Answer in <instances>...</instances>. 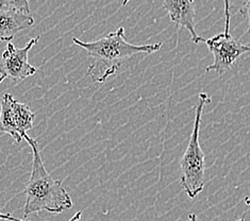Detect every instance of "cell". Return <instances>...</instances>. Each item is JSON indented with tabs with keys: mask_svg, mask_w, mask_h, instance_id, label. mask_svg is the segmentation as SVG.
Returning a JSON list of instances; mask_svg holds the SVG:
<instances>
[{
	"mask_svg": "<svg viewBox=\"0 0 250 221\" xmlns=\"http://www.w3.org/2000/svg\"><path fill=\"white\" fill-rule=\"evenodd\" d=\"M73 41L86 51L87 57L91 59L86 75L98 83H104L110 77L114 76L126 59L138 53L151 55L162 48V43L142 46L130 44L125 39L123 27L95 41H82L77 38H74Z\"/></svg>",
	"mask_w": 250,
	"mask_h": 221,
	"instance_id": "1",
	"label": "cell"
},
{
	"mask_svg": "<svg viewBox=\"0 0 250 221\" xmlns=\"http://www.w3.org/2000/svg\"><path fill=\"white\" fill-rule=\"evenodd\" d=\"M23 140L31 147L33 153L31 176L25 189V218L34 213L60 214L70 210L73 207V200L63 187L62 181L55 180L46 170L37 141L31 139L28 134L23 136Z\"/></svg>",
	"mask_w": 250,
	"mask_h": 221,
	"instance_id": "2",
	"label": "cell"
},
{
	"mask_svg": "<svg viewBox=\"0 0 250 221\" xmlns=\"http://www.w3.org/2000/svg\"><path fill=\"white\" fill-rule=\"evenodd\" d=\"M211 102V98L207 93L199 94V101L196 106L194 125L188 145L184 151L180 162L181 186L190 199L197 197L205 187V152L199 142V131L202 112L205 105Z\"/></svg>",
	"mask_w": 250,
	"mask_h": 221,
	"instance_id": "3",
	"label": "cell"
},
{
	"mask_svg": "<svg viewBox=\"0 0 250 221\" xmlns=\"http://www.w3.org/2000/svg\"><path fill=\"white\" fill-rule=\"evenodd\" d=\"M35 114L25 103L15 100L12 95H2L0 106V132L9 134L16 142H21L27 131L33 128Z\"/></svg>",
	"mask_w": 250,
	"mask_h": 221,
	"instance_id": "4",
	"label": "cell"
},
{
	"mask_svg": "<svg viewBox=\"0 0 250 221\" xmlns=\"http://www.w3.org/2000/svg\"><path fill=\"white\" fill-rule=\"evenodd\" d=\"M204 43H206L214 58V62L206 68V71H216L218 77L230 70L242 55L250 52V46L243 44L241 40L225 32L212 39L205 40Z\"/></svg>",
	"mask_w": 250,
	"mask_h": 221,
	"instance_id": "5",
	"label": "cell"
},
{
	"mask_svg": "<svg viewBox=\"0 0 250 221\" xmlns=\"http://www.w3.org/2000/svg\"><path fill=\"white\" fill-rule=\"evenodd\" d=\"M40 37L31 39L23 48L16 47L9 41L0 60V83L10 79L15 84H19L27 78L37 74L38 68L29 63V51L38 44Z\"/></svg>",
	"mask_w": 250,
	"mask_h": 221,
	"instance_id": "6",
	"label": "cell"
},
{
	"mask_svg": "<svg viewBox=\"0 0 250 221\" xmlns=\"http://www.w3.org/2000/svg\"><path fill=\"white\" fill-rule=\"evenodd\" d=\"M163 7L167 12L170 20L178 27L186 28L192 35L195 44L204 43L195 30V2L194 0H164Z\"/></svg>",
	"mask_w": 250,
	"mask_h": 221,
	"instance_id": "7",
	"label": "cell"
},
{
	"mask_svg": "<svg viewBox=\"0 0 250 221\" xmlns=\"http://www.w3.org/2000/svg\"><path fill=\"white\" fill-rule=\"evenodd\" d=\"M33 23L34 17L30 13L0 8V41L9 43L17 33Z\"/></svg>",
	"mask_w": 250,
	"mask_h": 221,
	"instance_id": "8",
	"label": "cell"
},
{
	"mask_svg": "<svg viewBox=\"0 0 250 221\" xmlns=\"http://www.w3.org/2000/svg\"><path fill=\"white\" fill-rule=\"evenodd\" d=\"M1 9H13L23 13H30L29 0H0Z\"/></svg>",
	"mask_w": 250,
	"mask_h": 221,
	"instance_id": "9",
	"label": "cell"
},
{
	"mask_svg": "<svg viewBox=\"0 0 250 221\" xmlns=\"http://www.w3.org/2000/svg\"><path fill=\"white\" fill-rule=\"evenodd\" d=\"M225 2V19H226V25H225V33L229 34L230 31V1L229 0H224Z\"/></svg>",
	"mask_w": 250,
	"mask_h": 221,
	"instance_id": "10",
	"label": "cell"
},
{
	"mask_svg": "<svg viewBox=\"0 0 250 221\" xmlns=\"http://www.w3.org/2000/svg\"><path fill=\"white\" fill-rule=\"evenodd\" d=\"M240 13H242L243 15H245L248 20V29L246 34L250 35V0H246L245 3H244L243 9L240 10Z\"/></svg>",
	"mask_w": 250,
	"mask_h": 221,
	"instance_id": "11",
	"label": "cell"
},
{
	"mask_svg": "<svg viewBox=\"0 0 250 221\" xmlns=\"http://www.w3.org/2000/svg\"><path fill=\"white\" fill-rule=\"evenodd\" d=\"M0 220H8V221H29L26 219H20V218H15L13 216H11L9 214H1L0 213Z\"/></svg>",
	"mask_w": 250,
	"mask_h": 221,
	"instance_id": "12",
	"label": "cell"
},
{
	"mask_svg": "<svg viewBox=\"0 0 250 221\" xmlns=\"http://www.w3.org/2000/svg\"><path fill=\"white\" fill-rule=\"evenodd\" d=\"M82 217V212H77L73 217H71L68 221H79Z\"/></svg>",
	"mask_w": 250,
	"mask_h": 221,
	"instance_id": "13",
	"label": "cell"
},
{
	"mask_svg": "<svg viewBox=\"0 0 250 221\" xmlns=\"http://www.w3.org/2000/svg\"><path fill=\"white\" fill-rule=\"evenodd\" d=\"M188 219H189V221H198L197 220V216H196L195 214H189L188 215Z\"/></svg>",
	"mask_w": 250,
	"mask_h": 221,
	"instance_id": "14",
	"label": "cell"
},
{
	"mask_svg": "<svg viewBox=\"0 0 250 221\" xmlns=\"http://www.w3.org/2000/svg\"><path fill=\"white\" fill-rule=\"evenodd\" d=\"M245 203L247 205H250V198H249V197H246V198H245Z\"/></svg>",
	"mask_w": 250,
	"mask_h": 221,
	"instance_id": "15",
	"label": "cell"
},
{
	"mask_svg": "<svg viewBox=\"0 0 250 221\" xmlns=\"http://www.w3.org/2000/svg\"><path fill=\"white\" fill-rule=\"evenodd\" d=\"M129 1H130V0H124V1H123V5H126Z\"/></svg>",
	"mask_w": 250,
	"mask_h": 221,
	"instance_id": "16",
	"label": "cell"
},
{
	"mask_svg": "<svg viewBox=\"0 0 250 221\" xmlns=\"http://www.w3.org/2000/svg\"><path fill=\"white\" fill-rule=\"evenodd\" d=\"M237 221H245V219L242 218V219H239V220H237Z\"/></svg>",
	"mask_w": 250,
	"mask_h": 221,
	"instance_id": "17",
	"label": "cell"
}]
</instances>
